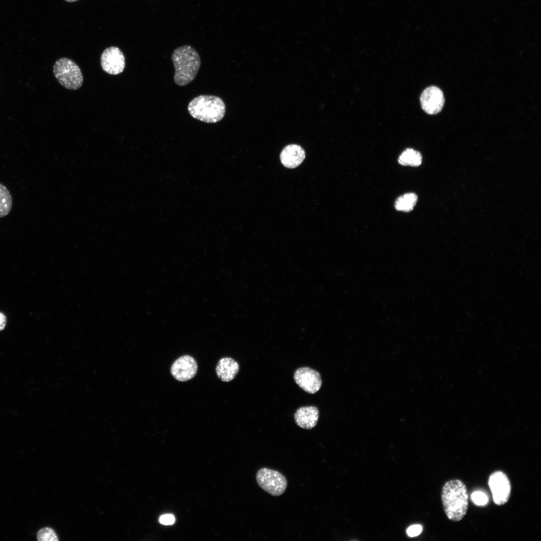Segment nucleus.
Instances as JSON below:
<instances>
[{"label":"nucleus","instance_id":"obj_1","mask_svg":"<svg viewBox=\"0 0 541 541\" xmlns=\"http://www.w3.org/2000/svg\"><path fill=\"white\" fill-rule=\"evenodd\" d=\"M441 500L445 513L453 521L461 520L468 507V494L465 484L459 479L446 481L441 490Z\"/></svg>","mask_w":541,"mask_h":541},{"label":"nucleus","instance_id":"obj_2","mask_svg":"<svg viewBox=\"0 0 541 541\" xmlns=\"http://www.w3.org/2000/svg\"><path fill=\"white\" fill-rule=\"evenodd\" d=\"M171 60L175 69L174 81L177 85L186 86L195 79L201 60L194 48L189 45L176 48L171 55Z\"/></svg>","mask_w":541,"mask_h":541},{"label":"nucleus","instance_id":"obj_3","mask_svg":"<svg viewBox=\"0 0 541 541\" xmlns=\"http://www.w3.org/2000/svg\"><path fill=\"white\" fill-rule=\"evenodd\" d=\"M225 105L220 97L201 95L193 98L187 110L194 118L207 123H215L221 120L225 113Z\"/></svg>","mask_w":541,"mask_h":541},{"label":"nucleus","instance_id":"obj_4","mask_svg":"<svg viewBox=\"0 0 541 541\" xmlns=\"http://www.w3.org/2000/svg\"><path fill=\"white\" fill-rule=\"evenodd\" d=\"M54 75L64 88L72 90L79 89L83 82L80 68L73 61L67 58L57 60L53 66Z\"/></svg>","mask_w":541,"mask_h":541},{"label":"nucleus","instance_id":"obj_5","mask_svg":"<svg viewBox=\"0 0 541 541\" xmlns=\"http://www.w3.org/2000/svg\"><path fill=\"white\" fill-rule=\"evenodd\" d=\"M256 479L258 485L273 496L282 495L287 486V480L281 473L267 468L259 469Z\"/></svg>","mask_w":541,"mask_h":541},{"label":"nucleus","instance_id":"obj_6","mask_svg":"<svg viewBox=\"0 0 541 541\" xmlns=\"http://www.w3.org/2000/svg\"><path fill=\"white\" fill-rule=\"evenodd\" d=\"M488 485L495 504L502 505L508 501L511 494V484L505 473L501 471L492 473L489 477Z\"/></svg>","mask_w":541,"mask_h":541},{"label":"nucleus","instance_id":"obj_7","mask_svg":"<svg viewBox=\"0 0 541 541\" xmlns=\"http://www.w3.org/2000/svg\"><path fill=\"white\" fill-rule=\"evenodd\" d=\"M125 57L119 48L110 47L106 49L100 58L101 66L104 72L116 75L121 73L125 67Z\"/></svg>","mask_w":541,"mask_h":541},{"label":"nucleus","instance_id":"obj_8","mask_svg":"<svg viewBox=\"0 0 541 541\" xmlns=\"http://www.w3.org/2000/svg\"><path fill=\"white\" fill-rule=\"evenodd\" d=\"M420 100L422 109L429 115L439 113L445 103L443 92L434 86L428 87L424 89L420 96Z\"/></svg>","mask_w":541,"mask_h":541},{"label":"nucleus","instance_id":"obj_9","mask_svg":"<svg viewBox=\"0 0 541 541\" xmlns=\"http://www.w3.org/2000/svg\"><path fill=\"white\" fill-rule=\"evenodd\" d=\"M294 379L301 388L310 394L318 392L322 385V379L319 373L309 367L297 369L294 375Z\"/></svg>","mask_w":541,"mask_h":541},{"label":"nucleus","instance_id":"obj_10","mask_svg":"<svg viewBox=\"0 0 541 541\" xmlns=\"http://www.w3.org/2000/svg\"><path fill=\"white\" fill-rule=\"evenodd\" d=\"M197 371V363L192 356L183 355L172 364L170 372L172 376L179 381L184 382L192 379Z\"/></svg>","mask_w":541,"mask_h":541},{"label":"nucleus","instance_id":"obj_11","mask_svg":"<svg viewBox=\"0 0 541 541\" xmlns=\"http://www.w3.org/2000/svg\"><path fill=\"white\" fill-rule=\"evenodd\" d=\"M305 158L304 150L299 145L291 144L286 146L282 151L280 159L286 167L294 168L299 166Z\"/></svg>","mask_w":541,"mask_h":541},{"label":"nucleus","instance_id":"obj_12","mask_svg":"<svg viewBox=\"0 0 541 541\" xmlns=\"http://www.w3.org/2000/svg\"><path fill=\"white\" fill-rule=\"evenodd\" d=\"M319 411L315 406H305L299 408L294 415L295 421L299 427L311 429L317 424Z\"/></svg>","mask_w":541,"mask_h":541},{"label":"nucleus","instance_id":"obj_13","mask_svg":"<svg viewBox=\"0 0 541 541\" xmlns=\"http://www.w3.org/2000/svg\"><path fill=\"white\" fill-rule=\"evenodd\" d=\"M239 370L238 363L229 357L220 359L216 367V373L220 380L223 382L232 380Z\"/></svg>","mask_w":541,"mask_h":541},{"label":"nucleus","instance_id":"obj_14","mask_svg":"<svg viewBox=\"0 0 541 541\" xmlns=\"http://www.w3.org/2000/svg\"><path fill=\"white\" fill-rule=\"evenodd\" d=\"M422 161L420 153L412 148L405 149L398 158L399 163L404 166L417 167L421 164Z\"/></svg>","mask_w":541,"mask_h":541},{"label":"nucleus","instance_id":"obj_15","mask_svg":"<svg viewBox=\"0 0 541 541\" xmlns=\"http://www.w3.org/2000/svg\"><path fill=\"white\" fill-rule=\"evenodd\" d=\"M417 195L407 193L399 196L396 200L394 206L398 211L409 212L413 210L417 201Z\"/></svg>","mask_w":541,"mask_h":541},{"label":"nucleus","instance_id":"obj_16","mask_svg":"<svg viewBox=\"0 0 541 541\" xmlns=\"http://www.w3.org/2000/svg\"><path fill=\"white\" fill-rule=\"evenodd\" d=\"M12 206V196L7 188L0 183V218L8 215Z\"/></svg>","mask_w":541,"mask_h":541},{"label":"nucleus","instance_id":"obj_17","mask_svg":"<svg viewBox=\"0 0 541 541\" xmlns=\"http://www.w3.org/2000/svg\"><path fill=\"white\" fill-rule=\"evenodd\" d=\"M37 537L39 541H58L59 540L55 531L48 527L40 529L37 533Z\"/></svg>","mask_w":541,"mask_h":541},{"label":"nucleus","instance_id":"obj_18","mask_svg":"<svg viewBox=\"0 0 541 541\" xmlns=\"http://www.w3.org/2000/svg\"><path fill=\"white\" fill-rule=\"evenodd\" d=\"M472 501L477 505H484L488 502L486 494L481 491H475L471 495Z\"/></svg>","mask_w":541,"mask_h":541},{"label":"nucleus","instance_id":"obj_19","mask_svg":"<svg viewBox=\"0 0 541 541\" xmlns=\"http://www.w3.org/2000/svg\"><path fill=\"white\" fill-rule=\"evenodd\" d=\"M422 527L420 524H413L410 525L407 529L406 532L410 537H414L419 535L422 531Z\"/></svg>","mask_w":541,"mask_h":541},{"label":"nucleus","instance_id":"obj_20","mask_svg":"<svg viewBox=\"0 0 541 541\" xmlns=\"http://www.w3.org/2000/svg\"><path fill=\"white\" fill-rule=\"evenodd\" d=\"M175 517L171 514H165L161 515L159 518V522L164 525H171L174 523Z\"/></svg>","mask_w":541,"mask_h":541},{"label":"nucleus","instance_id":"obj_21","mask_svg":"<svg viewBox=\"0 0 541 541\" xmlns=\"http://www.w3.org/2000/svg\"><path fill=\"white\" fill-rule=\"evenodd\" d=\"M7 319L4 314L0 313V331L3 330L6 325Z\"/></svg>","mask_w":541,"mask_h":541},{"label":"nucleus","instance_id":"obj_22","mask_svg":"<svg viewBox=\"0 0 541 541\" xmlns=\"http://www.w3.org/2000/svg\"><path fill=\"white\" fill-rule=\"evenodd\" d=\"M69 3H73L78 1V0H64Z\"/></svg>","mask_w":541,"mask_h":541}]
</instances>
